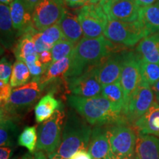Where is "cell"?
I'll return each mask as SVG.
<instances>
[{
    "mask_svg": "<svg viewBox=\"0 0 159 159\" xmlns=\"http://www.w3.org/2000/svg\"><path fill=\"white\" fill-rule=\"evenodd\" d=\"M15 119L1 116L0 119V145L1 147H13L18 136L19 128Z\"/></svg>",
    "mask_w": 159,
    "mask_h": 159,
    "instance_id": "cell-26",
    "label": "cell"
},
{
    "mask_svg": "<svg viewBox=\"0 0 159 159\" xmlns=\"http://www.w3.org/2000/svg\"><path fill=\"white\" fill-rule=\"evenodd\" d=\"M118 47L104 35L89 39L83 37L75 45L71 55V64L65 78L78 76L87 69L100 64L108 56L116 52Z\"/></svg>",
    "mask_w": 159,
    "mask_h": 159,
    "instance_id": "cell-1",
    "label": "cell"
},
{
    "mask_svg": "<svg viewBox=\"0 0 159 159\" xmlns=\"http://www.w3.org/2000/svg\"><path fill=\"white\" fill-rule=\"evenodd\" d=\"M75 45L67 40L63 39L57 43L51 49L52 55V62L63 59L65 57H70L72 55Z\"/></svg>",
    "mask_w": 159,
    "mask_h": 159,
    "instance_id": "cell-31",
    "label": "cell"
},
{
    "mask_svg": "<svg viewBox=\"0 0 159 159\" xmlns=\"http://www.w3.org/2000/svg\"><path fill=\"white\" fill-rule=\"evenodd\" d=\"M67 102L91 126H104L126 122L124 116L116 112L111 103L101 94L91 97L69 95Z\"/></svg>",
    "mask_w": 159,
    "mask_h": 159,
    "instance_id": "cell-3",
    "label": "cell"
},
{
    "mask_svg": "<svg viewBox=\"0 0 159 159\" xmlns=\"http://www.w3.org/2000/svg\"><path fill=\"white\" fill-rule=\"evenodd\" d=\"M12 159H17V158H12Z\"/></svg>",
    "mask_w": 159,
    "mask_h": 159,
    "instance_id": "cell-47",
    "label": "cell"
},
{
    "mask_svg": "<svg viewBox=\"0 0 159 159\" xmlns=\"http://www.w3.org/2000/svg\"><path fill=\"white\" fill-rule=\"evenodd\" d=\"M99 65L87 69L78 76L65 78L69 91L72 95L91 97L101 94L102 85L98 79Z\"/></svg>",
    "mask_w": 159,
    "mask_h": 159,
    "instance_id": "cell-11",
    "label": "cell"
},
{
    "mask_svg": "<svg viewBox=\"0 0 159 159\" xmlns=\"http://www.w3.org/2000/svg\"><path fill=\"white\" fill-rule=\"evenodd\" d=\"M139 21L148 31L149 35L159 32V5L156 3L141 7Z\"/></svg>",
    "mask_w": 159,
    "mask_h": 159,
    "instance_id": "cell-23",
    "label": "cell"
},
{
    "mask_svg": "<svg viewBox=\"0 0 159 159\" xmlns=\"http://www.w3.org/2000/svg\"><path fill=\"white\" fill-rule=\"evenodd\" d=\"M30 75L33 77V80H39L40 77L42 76L43 73L45 72L47 69V66L43 65L42 63L40 61L39 58L35 61V62L27 63Z\"/></svg>",
    "mask_w": 159,
    "mask_h": 159,
    "instance_id": "cell-34",
    "label": "cell"
},
{
    "mask_svg": "<svg viewBox=\"0 0 159 159\" xmlns=\"http://www.w3.org/2000/svg\"><path fill=\"white\" fill-rule=\"evenodd\" d=\"M137 132L159 138V103L155 100L150 108L133 125Z\"/></svg>",
    "mask_w": 159,
    "mask_h": 159,
    "instance_id": "cell-17",
    "label": "cell"
},
{
    "mask_svg": "<svg viewBox=\"0 0 159 159\" xmlns=\"http://www.w3.org/2000/svg\"><path fill=\"white\" fill-rule=\"evenodd\" d=\"M20 159H48V157L43 151L35 150L33 152H29V153L25 154Z\"/></svg>",
    "mask_w": 159,
    "mask_h": 159,
    "instance_id": "cell-37",
    "label": "cell"
},
{
    "mask_svg": "<svg viewBox=\"0 0 159 159\" xmlns=\"http://www.w3.org/2000/svg\"><path fill=\"white\" fill-rule=\"evenodd\" d=\"M92 133L91 125L76 111H68L58 148L47 155L48 159H70L75 152L88 150Z\"/></svg>",
    "mask_w": 159,
    "mask_h": 159,
    "instance_id": "cell-2",
    "label": "cell"
},
{
    "mask_svg": "<svg viewBox=\"0 0 159 159\" xmlns=\"http://www.w3.org/2000/svg\"><path fill=\"white\" fill-rule=\"evenodd\" d=\"M71 64V56L54 61L47 67V70L40 77L39 83L43 88L52 81L61 77H64Z\"/></svg>",
    "mask_w": 159,
    "mask_h": 159,
    "instance_id": "cell-24",
    "label": "cell"
},
{
    "mask_svg": "<svg viewBox=\"0 0 159 159\" xmlns=\"http://www.w3.org/2000/svg\"><path fill=\"white\" fill-rule=\"evenodd\" d=\"M43 89L39 80H33L31 82L13 89L7 104L1 107V116L15 120L19 119L22 113L26 112L36 102Z\"/></svg>",
    "mask_w": 159,
    "mask_h": 159,
    "instance_id": "cell-5",
    "label": "cell"
},
{
    "mask_svg": "<svg viewBox=\"0 0 159 159\" xmlns=\"http://www.w3.org/2000/svg\"><path fill=\"white\" fill-rule=\"evenodd\" d=\"M137 55L150 63H159V32L145 37L136 47Z\"/></svg>",
    "mask_w": 159,
    "mask_h": 159,
    "instance_id": "cell-21",
    "label": "cell"
},
{
    "mask_svg": "<svg viewBox=\"0 0 159 159\" xmlns=\"http://www.w3.org/2000/svg\"><path fill=\"white\" fill-rule=\"evenodd\" d=\"M89 0H64L65 5L70 8H77L82 7L89 4Z\"/></svg>",
    "mask_w": 159,
    "mask_h": 159,
    "instance_id": "cell-38",
    "label": "cell"
},
{
    "mask_svg": "<svg viewBox=\"0 0 159 159\" xmlns=\"http://www.w3.org/2000/svg\"><path fill=\"white\" fill-rule=\"evenodd\" d=\"M111 159H132L135 157L137 135L132 125L119 122L106 125Z\"/></svg>",
    "mask_w": 159,
    "mask_h": 159,
    "instance_id": "cell-4",
    "label": "cell"
},
{
    "mask_svg": "<svg viewBox=\"0 0 159 159\" xmlns=\"http://www.w3.org/2000/svg\"><path fill=\"white\" fill-rule=\"evenodd\" d=\"M10 12L16 36H21L33 27V11L25 0H13L10 5Z\"/></svg>",
    "mask_w": 159,
    "mask_h": 159,
    "instance_id": "cell-15",
    "label": "cell"
},
{
    "mask_svg": "<svg viewBox=\"0 0 159 159\" xmlns=\"http://www.w3.org/2000/svg\"><path fill=\"white\" fill-rule=\"evenodd\" d=\"M41 0H25V2L27 3V5L29 6V7L32 11H33L34 7Z\"/></svg>",
    "mask_w": 159,
    "mask_h": 159,
    "instance_id": "cell-43",
    "label": "cell"
},
{
    "mask_svg": "<svg viewBox=\"0 0 159 159\" xmlns=\"http://www.w3.org/2000/svg\"><path fill=\"white\" fill-rule=\"evenodd\" d=\"M157 4H158V5H159V0H158V2H156Z\"/></svg>",
    "mask_w": 159,
    "mask_h": 159,
    "instance_id": "cell-46",
    "label": "cell"
},
{
    "mask_svg": "<svg viewBox=\"0 0 159 159\" xmlns=\"http://www.w3.org/2000/svg\"><path fill=\"white\" fill-rule=\"evenodd\" d=\"M36 54L38 53L35 49V43L31 35L28 33L23 34L15 47L14 55L16 60L25 62L27 57Z\"/></svg>",
    "mask_w": 159,
    "mask_h": 159,
    "instance_id": "cell-27",
    "label": "cell"
},
{
    "mask_svg": "<svg viewBox=\"0 0 159 159\" xmlns=\"http://www.w3.org/2000/svg\"><path fill=\"white\" fill-rule=\"evenodd\" d=\"M141 81L151 87L159 80V63H150L139 57Z\"/></svg>",
    "mask_w": 159,
    "mask_h": 159,
    "instance_id": "cell-28",
    "label": "cell"
},
{
    "mask_svg": "<svg viewBox=\"0 0 159 159\" xmlns=\"http://www.w3.org/2000/svg\"><path fill=\"white\" fill-rule=\"evenodd\" d=\"M134 158H135V157H134ZM134 158H132V159H134Z\"/></svg>",
    "mask_w": 159,
    "mask_h": 159,
    "instance_id": "cell-49",
    "label": "cell"
},
{
    "mask_svg": "<svg viewBox=\"0 0 159 159\" xmlns=\"http://www.w3.org/2000/svg\"><path fill=\"white\" fill-rule=\"evenodd\" d=\"M64 36V39L75 45L83 38V31L77 13L66 11L57 22Z\"/></svg>",
    "mask_w": 159,
    "mask_h": 159,
    "instance_id": "cell-18",
    "label": "cell"
},
{
    "mask_svg": "<svg viewBox=\"0 0 159 159\" xmlns=\"http://www.w3.org/2000/svg\"><path fill=\"white\" fill-rule=\"evenodd\" d=\"M83 37L98 38L104 35L108 19L100 4H87L77 11Z\"/></svg>",
    "mask_w": 159,
    "mask_h": 159,
    "instance_id": "cell-8",
    "label": "cell"
},
{
    "mask_svg": "<svg viewBox=\"0 0 159 159\" xmlns=\"http://www.w3.org/2000/svg\"><path fill=\"white\" fill-rule=\"evenodd\" d=\"M140 81L139 56L133 52H124L120 83L124 92L125 105L134 91L138 87Z\"/></svg>",
    "mask_w": 159,
    "mask_h": 159,
    "instance_id": "cell-12",
    "label": "cell"
},
{
    "mask_svg": "<svg viewBox=\"0 0 159 159\" xmlns=\"http://www.w3.org/2000/svg\"><path fill=\"white\" fill-rule=\"evenodd\" d=\"M38 142V130L35 126L25 127L18 137V144L24 147L30 152H35Z\"/></svg>",
    "mask_w": 159,
    "mask_h": 159,
    "instance_id": "cell-30",
    "label": "cell"
},
{
    "mask_svg": "<svg viewBox=\"0 0 159 159\" xmlns=\"http://www.w3.org/2000/svg\"><path fill=\"white\" fill-rule=\"evenodd\" d=\"M39 58L43 65L49 66L52 63V55L51 50H45L39 54Z\"/></svg>",
    "mask_w": 159,
    "mask_h": 159,
    "instance_id": "cell-36",
    "label": "cell"
},
{
    "mask_svg": "<svg viewBox=\"0 0 159 159\" xmlns=\"http://www.w3.org/2000/svg\"><path fill=\"white\" fill-rule=\"evenodd\" d=\"M149 34L140 21L124 22L108 21L104 36L113 43L125 47H134Z\"/></svg>",
    "mask_w": 159,
    "mask_h": 159,
    "instance_id": "cell-7",
    "label": "cell"
},
{
    "mask_svg": "<svg viewBox=\"0 0 159 159\" xmlns=\"http://www.w3.org/2000/svg\"><path fill=\"white\" fill-rule=\"evenodd\" d=\"M100 5L108 21L134 22L139 20L141 7L135 0H109Z\"/></svg>",
    "mask_w": 159,
    "mask_h": 159,
    "instance_id": "cell-13",
    "label": "cell"
},
{
    "mask_svg": "<svg viewBox=\"0 0 159 159\" xmlns=\"http://www.w3.org/2000/svg\"><path fill=\"white\" fill-rule=\"evenodd\" d=\"M154 99L153 91L150 85L140 82L123 111V116L126 122L133 126L148 111L155 101Z\"/></svg>",
    "mask_w": 159,
    "mask_h": 159,
    "instance_id": "cell-9",
    "label": "cell"
},
{
    "mask_svg": "<svg viewBox=\"0 0 159 159\" xmlns=\"http://www.w3.org/2000/svg\"><path fill=\"white\" fill-rule=\"evenodd\" d=\"M88 152L92 159H111L106 125L94 126L92 129Z\"/></svg>",
    "mask_w": 159,
    "mask_h": 159,
    "instance_id": "cell-16",
    "label": "cell"
},
{
    "mask_svg": "<svg viewBox=\"0 0 159 159\" xmlns=\"http://www.w3.org/2000/svg\"><path fill=\"white\" fill-rule=\"evenodd\" d=\"M61 107H63L62 103L55 98L53 94L45 95L35 106V121L41 124L52 116L55 111Z\"/></svg>",
    "mask_w": 159,
    "mask_h": 159,
    "instance_id": "cell-22",
    "label": "cell"
},
{
    "mask_svg": "<svg viewBox=\"0 0 159 159\" xmlns=\"http://www.w3.org/2000/svg\"><path fill=\"white\" fill-rule=\"evenodd\" d=\"M12 71H13V66L11 63L6 59V57H2L0 62V81L9 83Z\"/></svg>",
    "mask_w": 159,
    "mask_h": 159,
    "instance_id": "cell-33",
    "label": "cell"
},
{
    "mask_svg": "<svg viewBox=\"0 0 159 159\" xmlns=\"http://www.w3.org/2000/svg\"><path fill=\"white\" fill-rule=\"evenodd\" d=\"M134 159H136V157H135V158H134Z\"/></svg>",
    "mask_w": 159,
    "mask_h": 159,
    "instance_id": "cell-48",
    "label": "cell"
},
{
    "mask_svg": "<svg viewBox=\"0 0 159 159\" xmlns=\"http://www.w3.org/2000/svg\"><path fill=\"white\" fill-rule=\"evenodd\" d=\"M41 36L43 42L49 46L51 49L52 48L53 46L61 40L65 39L62 30L57 23L41 31Z\"/></svg>",
    "mask_w": 159,
    "mask_h": 159,
    "instance_id": "cell-32",
    "label": "cell"
},
{
    "mask_svg": "<svg viewBox=\"0 0 159 159\" xmlns=\"http://www.w3.org/2000/svg\"><path fill=\"white\" fill-rule=\"evenodd\" d=\"M135 157L136 159H159V138L138 133Z\"/></svg>",
    "mask_w": 159,
    "mask_h": 159,
    "instance_id": "cell-19",
    "label": "cell"
},
{
    "mask_svg": "<svg viewBox=\"0 0 159 159\" xmlns=\"http://www.w3.org/2000/svg\"><path fill=\"white\" fill-rule=\"evenodd\" d=\"M151 89H152V91H153L155 99L159 103V80L155 83L153 85H152Z\"/></svg>",
    "mask_w": 159,
    "mask_h": 159,
    "instance_id": "cell-42",
    "label": "cell"
},
{
    "mask_svg": "<svg viewBox=\"0 0 159 159\" xmlns=\"http://www.w3.org/2000/svg\"><path fill=\"white\" fill-rule=\"evenodd\" d=\"M13 0H0L2 4H5V5H11V3L13 2Z\"/></svg>",
    "mask_w": 159,
    "mask_h": 159,
    "instance_id": "cell-44",
    "label": "cell"
},
{
    "mask_svg": "<svg viewBox=\"0 0 159 159\" xmlns=\"http://www.w3.org/2000/svg\"><path fill=\"white\" fill-rule=\"evenodd\" d=\"M13 153L11 147H1L0 148V159H9Z\"/></svg>",
    "mask_w": 159,
    "mask_h": 159,
    "instance_id": "cell-39",
    "label": "cell"
},
{
    "mask_svg": "<svg viewBox=\"0 0 159 159\" xmlns=\"http://www.w3.org/2000/svg\"><path fill=\"white\" fill-rule=\"evenodd\" d=\"M0 29L2 44L6 49L13 47L16 35L12 21L10 6L5 4L0 5Z\"/></svg>",
    "mask_w": 159,
    "mask_h": 159,
    "instance_id": "cell-20",
    "label": "cell"
},
{
    "mask_svg": "<svg viewBox=\"0 0 159 159\" xmlns=\"http://www.w3.org/2000/svg\"><path fill=\"white\" fill-rule=\"evenodd\" d=\"M107 1H109V0H101L100 2H99V4H102L103 2H107Z\"/></svg>",
    "mask_w": 159,
    "mask_h": 159,
    "instance_id": "cell-45",
    "label": "cell"
},
{
    "mask_svg": "<svg viewBox=\"0 0 159 159\" xmlns=\"http://www.w3.org/2000/svg\"><path fill=\"white\" fill-rule=\"evenodd\" d=\"M70 159H92L91 155L86 150H80L73 155Z\"/></svg>",
    "mask_w": 159,
    "mask_h": 159,
    "instance_id": "cell-40",
    "label": "cell"
},
{
    "mask_svg": "<svg viewBox=\"0 0 159 159\" xmlns=\"http://www.w3.org/2000/svg\"><path fill=\"white\" fill-rule=\"evenodd\" d=\"M101 95L105 97L111 103L113 108L116 112L123 115L125 101L124 92L120 82L102 85Z\"/></svg>",
    "mask_w": 159,
    "mask_h": 159,
    "instance_id": "cell-25",
    "label": "cell"
},
{
    "mask_svg": "<svg viewBox=\"0 0 159 159\" xmlns=\"http://www.w3.org/2000/svg\"><path fill=\"white\" fill-rule=\"evenodd\" d=\"M64 0H41L33 11V26L41 32L59 21L66 11Z\"/></svg>",
    "mask_w": 159,
    "mask_h": 159,
    "instance_id": "cell-10",
    "label": "cell"
},
{
    "mask_svg": "<svg viewBox=\"0 0 159 159\" xmlns=\"http://www.w3.org/2000/svg\"><path fill=\"white\" fill-rule=\"evenodd\" d=\"M123 52L113 53L99 65L98 79L102 85L120 82L123 65Z\"/></svg>",
    "mask_w": 159,
    "mask_h": 159,
    "instance_id": "cell-14",
    "label": "cell"
},
{
    "mask_svg": "<svg viewBox=\"0 0 159 159\" xmlns=\"http://www.w3.org/2000/svg\"><path fill=\"white\" fill-rule=\"evenodd\" d=\"M66 116L63 107H61L55 111L52 116L39 125L35 150L43 151L49 155L58 148L62 139Z\"/></svg>",
    "mask_w": 159,
    "mask_h": 159,
    "instance_id": "cell-6",
    "label": "cell"
},
{
    "mask_svg": "<svg viewBox=\"0 0 159 159\" xmlns=\"http://www.w3.org/2000/svg\"><path fill=\"white\" fill-rule=\"evenodd\" d=\"M12 86L9 83L0 81V103L1 107L5 106L8 102L12 93Z\"/></svg>",
    "mask_w": 159,
    "mask_h": 159,
    "instance_id": "cell-35",
    "label": "cell"
},
{
    "mask_svg": "<svg viewBox=\"0 0 159 159\" xmlns=\"http://www.w3.org/2000/svg\"><path fill=\"white\" fill-rule=\"evenodd\" d=\"M29 68L27 65L22 61L16 60L13 66V71L10 84L13 88H17L27 83L30 78Z\"/></svg>",
    "mask_w": 159,
    "mask_h": 159,
    "instance_id": "cell-29",
    "label": "cell"
},
{
    "mask_svg": "<svg viewBox=\"0 0 159 159\" xmlns=\"http://www.w3.org/2000/svg\"><path fill=\"white\" fill-rule=\"evenodd\" d=\"M135 2L139 7H142L154 5L158 2V0H135Z\"/></svg>",
    "mask_w": 159,
    "mask_h": 159,
    "instance_id": "cell-41",
    "label": "cell"
}]
</instances>
